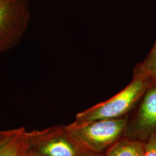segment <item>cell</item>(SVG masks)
Masks as SVG:
<instances>
[{"label": "cell", "instance_id": "1", "mask_svg": "<svg viewBox=\"0 0 156 156\" xmlns=\"http://www.w3.org/2000/svg\"><path fill=\"white\" fill-rule=\"evenodd\" d=\"M153 83H155L149 77L134 69L133 79L127 86L108 100L78 113L74 122L80 124L94 120L125 117Z\"/></svg>", "mask_w": 156, "mask_h": 156}, {"label": "cell", "instance_id": "2", "mask_svg": "<svg viewBox=\"0 0 156 156\" xmlns=\"http://www.w3.org/2000/svg\"><path fill=\"white\" fill-rule=\"evenodd\" d=\"M127 116L114 119H99L66 125L70 136L84 151L102 153L122 137Z\"/></svg>", "mask_w": 156, "mask_h": 156}, {"label": "cell", "instance_id": "3", "mask_svg": "<svg viewBox=\"0 0 156 156\" xmlns=\"http://www.w3.org/2000/svg\"><path fill=\"white\" fill-rule=\"evenodd\" d=\"M27 142L28 153L38 156H81L85 152L64 125L28 132Z\"/></svg>", "mask_w": 156, "mask_h": 156}, {"label": "cell", "instance_id": "4", "mask_svg": "<svg viewBox=\"0 0 156 156\" xmlns=\"http://www.w3.org/2000/svg\"><path fill=\"white\" fill-rule=\"evenodd\" d=\"M30 20L28 0H0V54L20 42Z\"/></svg>", "mask_w": 156, "mask_h": 156}, {"label": "cell", "instance_id": "5", "mask_svg": "<svg viewBox=\"0 0 156 156\" xmlns=\"http://www.w3.org/2000/svg\"><path fill=\"white\" fill-rule=\"evenodd\" d=\"M156 131V83L142 95L140 105L130 120L127 119L123 136L146 141Z\"/></svg>", "mask_w": 156, "mask_h": 156}, {"label": "cell", "instance_id": "6", "mask_svg": "<svg viewBox=\"0 0 156 156\" xmlns=\"http://www.w3.org/2000/svg\"><path fill=\"white\" fill-rule=\"evenodd\" d=\"M28 132L24 126L8 130L0 140V156H25L28 151Z\"/></svg>", "mask_w": 156, "mask_h": 156}, {"label": "cell", "instance_id": "7", "mask_svg": "<svg viewBox=\"0 0 156 156\" xmlns=\"http://www.w3.org/2000/svg\"><path fill=\"white\" fill-rule=\"evenodd\" d=\"M146 141L122 136L106 151L105 156H144Z\"/></svg>", "mask_w": 156, "mask_h": 156}, {"label": "cell", "instance_id": "8", "mask_svg": "<svg viewBox=\"0 0 156 156\" xmlns=\"http://www.w3.org/2000/svg\"><path fill=\"white\" fill-rule=\"evenodd\" d=\"M134 69L145 74L156 83V40L147 56L142 62L136 64Z\"/></svg>", "mask_w": 156, "mask_h": 156}, {"label": "cell", "instance_id": "9", "mask_svg": "<svg viewBox=\"0 0 156 156\" xmlns=\"http://www.w3.org/2000/svg\"><path fill=\"white\" fill-rule=\"evenodd\" d=\"M144 156H156V131L146 140L145 153Z\"/></svg>", "mask_w": 156, "mask_h": 156}, {"label": "cell", "instance_id": "10", "mask_svg": "<svg viewBox=\"0 0 156 156\" xmlns=\"http://www.w3.org/2000/svg\"><path fill=\"white\" fill-rule=\"evenodd\" d=\"M81 156H104L102 153H93V152L85 151Z\"/></svg>", "mask_w": 156, "mask_h": 156}, {"label": "cell", "instance_id": "11", "mask_svg": "<svg viewBox=\"0 0 156 156\" xmlns=\"http://www.w3.org/2000/svg\"><path fill=\"white\" fill-rule=\"evenodd\" d=\"M7 131H8V130H0V140L7 134Z\"/></svg>", "mask_w": 156, "mask_h": 156}, {"label": "cell", "instance_id": "12", "mask_svg": "<svg viewBox=\"0 0 156 156\" xmlns=\"http://www.w3.org/2000/svg\"><path fill=\"white\" fill-rule=\"evenodd\" d=\"M25 156H38V155H34V154H32V153H28V152L27 151V153L25 154Z\"/></svg>", "mask_w": 156, "mask_h": 156}]
</instances>
